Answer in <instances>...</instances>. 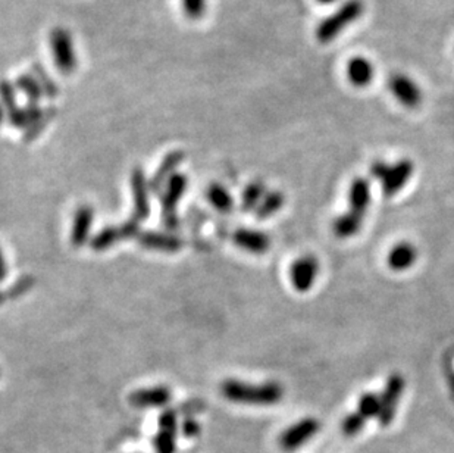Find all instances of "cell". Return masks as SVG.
<instances>
[{"label": "cell", "mask_w": 454, "mask_h": 453, "mask_svg": "<svg viewBox=\"0 0 454 453\" xmlns=\"http://www.w3.org/2000/svg\"><path fill=\"white\" fill-rule=\"evenodd\" d=\"M15 87L25 94L30 104H39L40 99L44 96L33 74H21L15 81Z\"/></svg>", "instance_id": "25"}, {"label": "cell", "mask_w": 454, "mask_h": 453, "mask_svg": "<svg viewBox=\"0 0 454 453\" xmlns=\"http://www.w3.org/2000/svg\"><path fill=\"white\" fill-rule=\"evenodd\" d=\"M137 240L144 249L163 252V254H176L184 246L180 237L156 232H140Z\"/></svg>", "instance_id": "15"}, {"label": "cell", "mask_w": 454, "mask_h": 453, "mask_svg": "<svg viewBox=\"0 0 454 453\" xmlns=\"http://www.w3.org/2000/svg\"><path fill=\"white\" fill-rule=\"evenodd\" d=\"M321 430V422L313 417H306L290 425L280 436V446L286 452H293L306 444Z\"/></svg>", "instance_id": "7"}, {"label": "cell", "mask_w": 454, "mask_h": 453, "mask_svg": "<svg viewBox=\"0 0 454 453\" xmlns=\"http://www.w3.org/2000/svg\"><path fill=\"white\" fill-rule=\"evenodd\" d=\"M387 84L394 99L405 108L413 109L422 104L423 93L419 84L412 77H409V75L403 72H395L388 79Z\"/></svg>", "instance_id": "6"}, {"label": "cell", "mask_w": 454, "mask_h": 453, "mask_svg": "<svg viewBox=\"0 0 454 453\" xmlns=\"http://www.w3.org/2000/svg\"><path fill=\"white\" fill-rule=\"evenodd\" d=\"M266 187L262 181H251L241 194V211L243 212H255L262 199L266 194Z\"/></svg>", "instance_id": "24"}, {"label": "cell", "mask_w": 454, "mask_h": 453, "mask_svg": "<svg viewBox=\"0 0 454 453\" xmlns=\"http://www.w3.org/2000/svg\"><path fill=\"white\" fill-rule=\"evenodd\" d=\"M234 243L251 255H265L271 249V237L259 230L238 229L233 236Z\"/></svg>", "instance_id": "13"}, {"label": "cell", "mask_w": 454, "mask_h": 453, "mask_svg": "<svg viewBox=\"0 0 454 453\" xmlns=\"http://www.w3.org/2000/svg\"><path fill=\"white\" fill-rule=\"evenodd\" d=\"M198 430H200V425H198L194 419H187V421L184 422V425H183V432H184V434L188 436V437L196 436V434L198 433Z\"/></svg>", "instance_id": "34"}, {"label": "cell", "mask_w": 454, "mask_h": 453, "mask_svg": "<svg viewBox=\"0 0 454 453\" xmlns=\"http://www.w3.org/2000/svg\"><path fill=\"white\" fill-rule=\"evenodd\" d=\"M419 252L410 242H400L391 247L387 257V264L393 271L401 272L412 268L418 261Z\"/></svg>", "instance_id": "19"}, {"label": "cell", "mask_w": 454, "mask_h": 453, "mask_svg": "<svg viewBox=\"0 0 454 453\" xmlns=\"http://www.w3.org/2000/svg\"><path fill=\"white\" fill-rule=\"evenodd\" d=\"M286 204V196L284 193L278 191V190H272V191H268L265 194V197L262 199V202L259 204V206L256 208L255 214H256V218L259 221H263V219H268L271 218L272 215H275L278 211L283 209Z\"/></svg>", "instance_id": "23"}, {"label": "cell", "mask_w": 454, "mask_h": 453, "mask_svg": "<svg viewBox=\"0 0 454 453\" xmlns=\"http://www.w3.org/2000/svg\"><path fill=\"white\" fill-rule=\"evenodd\" d=\"M358 412L368 421V419H372V418H376L380 417V412H381V399H380V394H375V393H365L359 397V402H358Z\"/></svg>", "instance_id": "27"}, {"label": "cell", "mask_w": 454, "mask_h": 453, "mask_svg": "<svg viewBox=\"0 0 454 453\" xmlns=\"http://www.w3.org/2000/svg\"><path fill=\"white\" fill-rule=\"evenodd\" d=\"M131 190H133V221L143 222L150 215V205H148V181L146 179V174L141 168H136L131 174Z\"/></svg>", "instance_id": "11"}, {"label": "cell", "mask_w": 454, "mask_h": 453, "mask_svg": "<svg viewBox=\"0 0 454 453\" xmlns=\"http://www.w3.org/2000/svg\"><path fill=\"white\" fill-rule=\"evenodd\" d=\"M172 399V392L166 386H155L140 389L131 393L130 404L134 408L146 409V408H162L166 407Z\"/></svg>", "instance_id": "12"}, {"label": "cell", "mask_w": 454, "mask_h": 453, "mask_svg": "<svg viewBox=\"0 0 454 453\" xmlns=\"http://www.w3.org/2000/svg\"><path fill=\"white\" fill-rule=\"evenodd\" d=\"M221 393L226 400L234 402V404L250 407H272L283 400L284 387L275 382L251 384L237 379H228L221 384Z\"/></svg>", "instance_id": "1"}, {"label": "cell", "mask_w": 454, "mask_h": 453, "mask_svg": "<svg viewBox=\"0 0 454 453\" xmlns=\"http://www.w3.org/2000/svg\"><path fill=\"white\" fill-rule=\"evenodd\" d=\"M208 202L221 214H230L234 209V199L225 186L213 183L206 190Z\"/></svg>", "instance_id": "22"}, {"label": "cell", "mask_w": 454, "mask_h": 453, "mask_svg": "<svg viewBox=\"0 0 454 453\" xmlns=\"http://www.w3.org/2000/svg\"><path fill=\"white\" fill-rule=\"evenodd\" d=\"M140 234V229H138V222L130 219L122 225L118 226H106L102 232H99L90 242L91 247L96 252H104L111 249L112 246H115L116 243H119L121 240L125 239H131V237H137Z\"/></svg>", "instance_id": "10"}, {"label": "cell", "mask_w": 454, "mask_h": 453, "mask_svg": "<svg viewBox=\"0 0 454 453\" xmlns=\"http://www.w3.org/2000/svg\"><path fill=\"white\" fill-rule=\"evenodd\" d=\"M181 4L188 19L197 21L206 12V0H181Z\"/></svg>", "instance_id": "32"}, {"label": "cell", "mask_w": 454, "mask_h": 453, "mask_svg": "<svg viewBox=\"0 0 454 453\" xmlns=\"http://www.w3.org/2000/svg\"><path fill=\"white\" fill-rule=\"evenodd\" d=\"M316 2L321 5H333L337 2V0H316Z\"/></svg>", "instance_id": "37"}, {"label": "cell", "mask_w": 454, "mask_h": 453, "mask_svg": "<svg viewBox=\"0 0 454 453\" xmlns=\"http://www.w3.org/2000/svg\"><path fill=\"white\" fill-rule=\"evenodd\" d=\"M94 222V209L89 205H83L77 209L72 221L71 243L75 247H81L89 242L91 225Z\"/></svg>", "instance_id": "18"}, {"label": "cell", "mask_w": 454, "mask_h": 453, "mask_svg": "<svg viewBox=\"0 0 454 453\" xmlns=\"http://www.w3.org/2000/svg\"><path fill=\"white\" fill-rule=\"evenodd\" d=\"M372 200V190L369 180L358 177L351 181L348 187V211L359 216L366 215Z\"/></svg>", "instance_id": "14"}, {"label": "cell", "mask_w": 454, "mask_h": 453, "mask_svg": "<svg viewBox=\"0 0 454 453\" xmlns=\"http://www.w3.org/2000/svg\"><path fill=\"white\" fill-rule=\"evenodd\" d=\"M370 175L380 180L381 189L385 197H393L405 187L415 172V164L410 159H400L394 164H385L384 161H375L370 165Z\"/></svg>", "instance_id": "3"}, {"label": "cell", "mask_w": 454, "mask_h": 453, "mask_svg": "<svg viewBox=\"0 0 454 453\" xmlns=\"http://www.w3.org/2000/svg\"><path fill=\"white\" fill-rule=\"evenodd\" d=\"M188 187V179L184 174L176 172L168 180L162 190L161 206H162V219L166 229L173 230L178 226V216H176V206L183 199Z\"/></svg>", "instance_id": "5"}, {"label": "cell", "mask_w": 454, "mask_h": 453, "mask_svg": "<svg viewBox=\"0 0 454 453\" xmlns=\"http://www.w3.org/2000/svg\"><path fill=\"white\" fill-rule=\"evenodd\" d=\"M6 275H8V264L4 255V250L2 247H0V283H4L6 280Z\"/></svg>", "instance_id": "35"}, {"label": "cell", "mask_w": 454, "mask_h": 453, "mask_svg": "<svg viewBox=\"0 0 454 453\" xmlns=\"http://www.w3.org/2000/svg\"><path fill=\"white\" fill-rule=\"evenodd\" d=\"M55 116H56V109H55V108H47V109H44L41 118H40L36 124H33L30 129H27V134L24 136V140H25V141H31V140L37 139V137L46 130L49 122L52 121Z\"/></svg>", "instance_id": "28"}, {"label": "cell", "mask_w": 454, "mask_h": 453, "mask_svg": "<svg viewBox=\"0 0 454 453\" xmlns=\"http://www.w3.org/2000/svg\"><path fill=\"white\" fill-rule=\"evenodd\" d=\"M365 218L350 211L338 215L333 222V232L338 239H351L360 233Z\"/></svg>", "instance_id": "20"}, {"label": "cell", "mask_w": 454, "mask_h": 453, "mask_svg": "<svg viewBox=\"0 0 454 453\" xmlns=\"http://www.w3.org/2000/svg\"><path fill=\"white\" fill-rule=\"evenodd\" d=\"M5 119H8V112H6V109L4 108V105L0 104V127H2V125H4Z\"/></svg>", "instance_id": "36"}, {"label": "cell", "mask_w": 454, "mask_h": 453, "mask_svg": "<svg viewBox=\"0 0 454 453\" xmlns=\"http://www.w3.org/2000/svg\"><path fill=\"white\" fill-rule=\"evenodd\" d=\"M44 109L40 108L39 104H30L27 102V105L22 108H16L12 112L8 114V121L15 129H30L33 124H36L41 115H43Z\"/></svg>", "instance_id": "21"}, {"label": "cell", "mask_w": 454, "mask_h": 453, "mask_svg": "<svg viewBox=\"0 0 454 453\" xmlns=\"http://www.w3.org/2000/svg\"><path fill=\"white\" fill-rule=\"evenodd\" d=\"M159 429L176 432V414L172 409L165 411L159 418Z\"/></svg>", "instance_id": "33"}, {"label": "cell", "mask_w": 454, "mask_h": 453, "mask_svg": "<svg viewBox=\"0 0 454 453\" xmlns=\"http://www.w3.org/2000/svg\"><path fill=\"white\" fill-rule=\"evenodd\" d=\"M0 104L4 105L8 114L18 108L16 87L8 80H0Z\"/></svg>", "instance_id": "29"}, {"label": "cell", "mask_w": 454, "mask_h": 453, "mask_svg": "<svg viewBox=\"0 0 454 453\" xmlns=\"http://www.w3.org/2000/svg\"><path fill=\"white\" fill-rule=\"evenodd\" d=\"M319 261L312 257V255H305L301 258H297L291 267H290V271H288V275H290V282L293 284V287L298 292V293H308L316 279H318V274H319Z\"/></svg>", "instance_id": "9"}, {"label": "cell", "mask_w": 454, "mask_h": 453, "mask_svg": "<svg viewBox=\"0 0 454 453\" xmlns=\"http://www.w3.org/2000/svg\"><path fill=\"white\" fill-rule=\"evenodd\" d=\"M186 155L183 150H173V152L168 154L162 164L159 165V168L156 169L155 175L151 177V180L148 181L150 190L155 193H161V190H163L165 184L168 183V180L172 177L173 174H176V169L183 164Z\"/></svg>", "instance_id": "16"}, {"label": "cell", "mask_w": 454, "mask_h": 453, "mask_svg": "<svg viewBox=\"0 0 454 453\" xmlns=\"http://www.w3.org/2000/svg\"><path fill=\"white\" fill-rule=\"evenodd\" d=\"M175 433L171 430H159L158 436L155 437V447L158 453H173L176 443H175Z\"/></svg>", "instance_id": "31"}, {"label": "cell", "mask_w": 454, "mask_h": 453, "mask_svg": "<svg viewBox=\"0 0 454 453\" xmlns=\"http://www.w3.org/2000/svg\"><path fill=\"white\" fill-rule=\"evenodd\" d=\"M49 41L55 66L64 75L74 74L79 66V59L77 54H75V46L71 33L64 27H55L50 31Z\"/></svg>", "instance_id": "4"}, {"label": "cell", "mask_w": 454, "mask_h": 453, "mask_svg": "<svg viewBox=\"0 0 454 453\" xmlns=\"http://www.w3.org/2000/svg\"><path fill=\"white\" fill-rule=\"evenodd\" d=\"M345 77L350 84L358 89L369 86L375 77V68L365 56H353L345 65Z\"/></svg>", "instance_id": "17"}, {"label": "cell", "mask_w": 454, "mask_h": 453, "mask_svg": "<svg viewBox=\"0 0 454 453\" xmlns=\"http://www.w3.org/2000/svg\"><path fill=\"white\" fill-rule=\"evenodd\" d=\"M365 424H366V419L356 411V412L348 414V415L343 419V422H341V430H343V433H344L345 436L351 437V436L359 434V433L363 430Z\"/></svg>", "instance_id": "30"}, {"label": "cell", "mask_w": 454, "mask_h": 453, "mask_svg": "<svg viewBox=\"0 0 454 453\" xmlns=\"http://www.w3.org/2000/svg\"><path fill=\"white\" fill-rule=\"evenodd\" d=\"M405 389H406V380L401 374H391L387 379L383 394L380 396L381 412H380V417H378V421H380L383 427H387L393 422L397 412L398 402L403 393H405Z\"/></svg>", "instance_id": "8"}, {"label": "cell", "mask_w": 454, "mask_h": 453, "mask_svg": "<svg viewBox=\"0 0 454 453\" xmlns=\"http://www.w3.org/2000/svg\"><path fill=\"white\" fill-rule=\"evenodd\" d=\"M31 74L34 75V79L40 84L46 97L56 99L59 96V86L55 83V80L52 77H50L49 72L44 69V66L40 62L33 64Z\"/></svg>", "instance_id": "26"}, {"label": "cell", "mask_w": 454, "mask_h": 453, "mask_svg": "<svg viewBox=\"0 0 454 453\" xmlns=\"http://www.w3.org/2000/svg\"><path fill=\"white\" fill-rule=\"evenodd\" d=\"M365 14V4L362 0H345L333 14L325 16L315 30V37L321 44L333 43L347 27L358 22Z\"/></svg>", "instance_id": "2"}]
</instances>
